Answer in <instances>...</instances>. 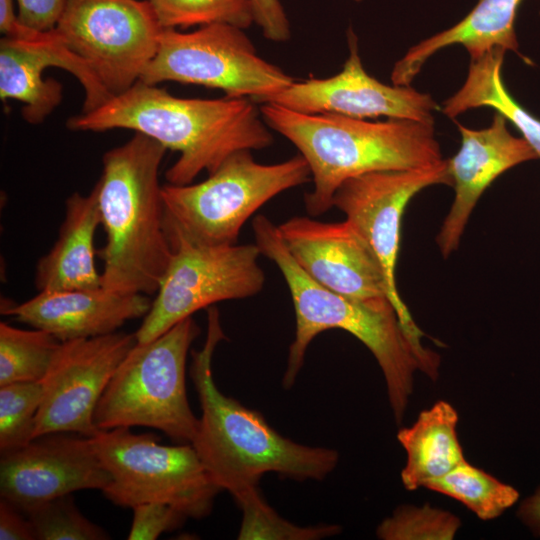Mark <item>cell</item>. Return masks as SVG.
Listing matches in <instances>:
<instances>
[{"instance_id": "cell-30", "label": "cell", "mask_w": 540, "mask_h": 540, "mask_svg": "<svg viewBox=\"0 0 540 540\" xmlns=\"http://www.w3.org/2000/svg\"><path fill=\"white\" fill-rule=\"evenodd\" d=\"M460 527L455 515L429 505H403L377 528L384 540H450Z\"/></svg>"}, {"instance_id": "cell-20", "label": "cell", "mask_w": 540, "mask_h": 540, "mask_svg": "<svg viewBox=\"0 0 540 540\" xmlns=\"http://www.w3.org/2000/svg\"><path fill=\"white\" fill-rule=\"evenodd\" d=\"M101 224L96 186L88 195L74 192L65 202L58 237L35 268L38 292L94 289L102 286L95 264V233Z\"/></svg>"}, {"instance_id": "cell-15", "label": "cell", "mask_w": 540, "mask_h": 540, "mask_svg": "<svg viewBox=\"0 0 540 540\" xmlns=\"http://www.w3.org/2000/svg\"><path fill=\"white\" fill-rule=\"evenodd\" d=\"M349 55L343 69L324 79L293 82L262 103L303 113H332L358 119L380 116L433 123L437 104L410 85H387L369 75L361 62L358 40L348 31Z\"/></svg>"}, {"instance_id": "cell-10", "label": "cell", "mask_w": 540, "mask_h": 540, "mask_svg": "<svg viewBox=\"0 0 540 540\" xmlns=\"http://www.w3.org/2000/svg\"><path fill=\"white\" fill-rule=\"evenodd\" d=\"M162 29L148 0H66L54 31L114 96L140 80Z\"/></svg>"}, {"instance_id": "cell-18", "label": "cell", "mask_w": 540, "mask_h": 540, "mask_svg": "<svg viewBox=\"0 0 540 540\" xmlns=\"http://www.w3.org/2000/svg\"><path fill=\"white\" fill-rule=\"evenodd\" d=\"M456 124L461 145L448 159L455 196L436 238L445 258L458 248L477 201L491 183L510 168L538 158L523 137L509 132L507 120L497 112L484 129Z\"/></svg>"}, {"instance_id": "cell-37", "label": "cell", "mask_w": 540, "mask_h": 540, "mask_svg": "<svg viewBox=\"0 0 540 540\" xmlns=\"http://www.w3.org/2000/svg\"><path fill=\"white\" fill-rule=\"evenodd\" d=\"M354 1H356V2H360L361 0H354Z\"/></svg>"}, {"instance_id": "cell-23", "label": "cell", "mask_w": 540, "mask_h": 540, "mask_svg": "<svg viewBox=\"0 0 540 540\" xmlns=\"http://www.w3.org/2000/svg\"><path fill=\"white\" fill-rule=\"evenodd\" d=\"M506 51L493 48L470 59L462 87L443 102L442 112L449 118L474 108L490 107L510 121L540 158V120L522 107L508 92L502 79Z\"/></svg>"}, {"instance_id": "cell-26", "label": "cell", "mask_w": 540, "mask_h": 540, "mask_svg": "<svg viewBox=\"0 0 540 540\" xmlns=\"http://www.w3.org/2000/svg\"><path fill=\"white\" fill-rule=\"evenodd\" d=\"M242 510L238 539L317 540L334 536L341 527L332 524L298 526L282 518L263 498L258 487L234 498Z\"/></svg>"}, {"instance_id": "cell-31", "label": "cell", "mask_w": 540, "mask_h": 540, "mask_svg": "<svg viewBox=\"0 0 540 540\" xmlns=\"http://www.w3.org/2000/svg\"><path fill=\"white\" fill-rule=\"evenodd\" d=\"M133 509L129 540H154L162 533L179 528L188 518L170 505L150 502L138 504Z\"/></svg>"}, {"instance_id": "cell-13", "label": "cell", "mask_w": 540, "mask_h": 540, "mask_svg": "<svg viewBox=\"0 0 540 540\" xmlns=\"http://www.w3.org/2000/svg\"><path fill=\"white\" fill-rule=\"evenodd\" d=\"M135 333L61 342L42 379L34 438L56 432L88 438L100 430L94 411L121 361L136 344Z\"/></svg>"}, {"instance_id": "cell-34", "label": "cell", "mask_w": 540, "mask_h": 540, "mask_svg": "<svg viewBox=\"0 0 540 540\" xmlns=\"http://www.w3.org/2000/svg\"><path fill=\"white\" fill-rule=\"evenodd\" d=\"M0 539L35 540V533L27 516L4 498L0 501Z\"/></svg>"}, {"instance_id": "cell-9", "label": "cell", "mask_w": 540, "mask_h": 540, "mask_svg": "<svg viewBox=\"0 0 540 540\" xmlns=\"http://www.w3.org/2000/svg\"><path fill=\"white\" fill-rule=\"evenodd\" d=\"M243 30L224 23L200 26L188 33L163 28L157 53L139 81L218 88L227 97H248L256 103L295 82L261 58Z\"/></svg>"}, {"instance_id": "cell-16", "label": "cell", "mask_w": 540, "mask_h": 540, "mask_svg": "<svg viewBox=\"0 0 540 540\" xmlns=\"http://www.w3.org/2000/svg\"><path fill=\"white\" fill-rule=\"evenodd\" d=\"M111 481L91 439L56 432L1 453L0 494L21 511L78 490L103 491Z\"/></svg>"}, {"instance_id": "cell-25", "label": "cell", "mask_w": 540, "mask_h": 540, "mask_svg": "<svg viewBox=\"0 0 540 540\" xmlns=\"http://www.w3.org/2000/svg\"><path fill=\"white\" fill-rule=\"evenodd\" d=\"M60 341L34 328H16L0 323V386L15 382H41Z\"/></svg>"}, {"instance_id": "cell-22", "label": "cell", "mask_w": 540, "mask_h": 540, "mask_svg": "<svg viewBox=\"0 0 540 540\" xmlns=\"http://www.w3.org/2000/svg\"><path fill=\"white\" fill-rule=\"evenodd\" d=\"M458 414L446 401L423 410L416 422L397 434L407 454L401 472L407 490H416L465 461L457 436Z\"/></svg>"}, {"instance_id": "cell-2", "label": "cell", "mask_w": 540, "mask_h": 540, "mask_svg": "<svg viewBox=\"0 0 540 540\" xmlns=\"http://www.w3.org/2000/svg\"><path fill=\"white\" fill-rule=\"evenodd\" d=\"M252 228L261 255L280 269L295 310V338L289 348L283 386L290 388L294 384L306 350L317 335L328 329H342L374 355L386 381L394 417L400 423L413 390L414 372L421 370L435 380L440 356L411 338L389 300H354L314 281L292 258L278 227L266 216H256Z\"/></svg>"}, {"instance_id": "cell-8", "label": "cell", "mask_w": 540, "mask_h": 540, "mask_svg": "<svg viewBox=\"0 0 540 540\" xmlns=\"http://www.w3.org/2000/svg\"><path fill=\"white\" fill-rule=\"evenodd\" d=\"M90 439L111 476L102 492L117 506L157 502L202 519L222 491L190 443L162 445L155 434H135L125 427L100 430Z\"/></svg>"}, {"instance_id": "cell-12", "label": "cell", "mask_w": 540, "mask_h": 540, "mask_svg": "<svg viewBox=\"0 0 540 540\" xmlns=\"http://www.w3.org/2000/svg\"><path fill=\"white\" fill-rule=\"evenodd\" d=\"M435 184L452 185L447 159L429 167L374 171L350 178L338 187L332 200V207L345 214L373 250L399 320L420 345L424 334L400 297L395 270L404 210L413 196Z\"/></svg>"}, {"instance_id": "cell-27", "label": "cell", "mask_w": 540, "mask_h": 540, "mask_svg": "<svg viewBox=\"0 0 540 540\" xmlns=\"http://www.w3.org/2000/svg\"><path fill=\"white\" fill-rule=\"evenodd\" d=\"M162 28L224 23L248 28L254 23L250 0H148Z\"/></svg>"}, {"instance_id": "cell-7", "label": "cell", "mask_w": 540, "mask_h": 540, "mask_svg": "<svg viewBox=\"0 0 540 540\" xmlns=\"http://www.w3.org/2000/svg\"><path fill=\"white\" fill-rule=\"evenodd\" d=\"M200 328L191 317L148 342H136L121 361L93 415L99 430L144 426L180 444L199 425L186 393V360Z\"/></svg>"}, {"instance_id": "cell-35", "label": "cell", "mask_w": 540, "mask_h": 540, "mask_svg": "<svg viewBox=\"0 0 540 540\" xmlns=\"http://www.w3.org/2000/svg\"><path fill=\"white\" fill-rule=\"evenodd\" d=\"M0 31L4 37L25 41L40 40L49 32L33 30L20 23L13 0H0Z\"/></svg>"}, {"instance_id": "cell-36", "label": "cell", "mask_w": 540, "mask_h": 540, "mask_svg": "<svg viewBox=\"0 0 540 540\" xmlns=\"http://www.w3.org/2000/svg\"><path fill=\"white\" fill-rule=\"evenodd\" d=\"M517 516L535 537L540 538V486L520 503Z\"/></svg>"}, {"instance_id": "cell-19", "label": "cell", "mask_w": 540, "mask_h": 540, "mask_svg": "<svg viewBox=\"0 0 540 540\" xmlns=\"http://www.w3.org/2000/svg\"><path fill=\"white\" fill-rule=\"evenodd\" d=\"M152 302L145 294L120 293L101 286L39 292L20 304L2 303L1 314L65 342L117 332L127 321L144 318Z\"/></svg>"}, {"instance_id": "cell-21", "label": "cell", "mask_w": 540, "mask_h": 540, "mask_svg": "<svg viewBox=\"0 0 540 540\" xmlns=\"http://www.w3.org/2000/svg\"><path fill=\"white\" fill-rule=\"evenodd\" d=\"M521 2L478 0L475 7L456 25L412 46L395 63L391 73L392 83L410 85L432 55L451 45L464 46L470 59L498 47L519 54L514 22Z\"/></svg>"}, {"instance_id": "cell-4", "label": "cell", "mask_w": 540, "mask_h": 540, "mask_svg": "<svg viewBox=\"0 0 540 540\" xmlns=\"http://www.w3.org/2000/svg\"><path fill=\"white\" fill-rule=\"evenodd\" d=\"M260 112L268 127L294 144L307 161L313 189L305 195V208L313 216L332 207L336 190L350 178L444 160L433 123L303 113L274 103H262Z\"/></svg>"}, {"instance_id": "cell-14", "label": "cell", "mask_w": 540, "mask_h": 540, "mask_svg": "<svg viewBox=\"0 0 540 540\" xmlns=\"http://www.w3.org/2000/svg\"><path fill=\"white\" fill-rule=\"evenodd\" d=\"M277 227L292 258L323 287L358 301H390L376 255L347 219L322 222L296 216Z\"/></svg>"}, {"instance_id": "cell-5", "label": "cell", "mask_w": 540, "mask_h": 540, "mask_svg": "<svg viewBox=\"0 0 540 540\" xmlns=\"http://www.w3.org/2000/svg\"><path fill=\"white\" fill-rule=\"evenodd\" d=\"M167 148L135 132L108 150L95 184L106 243L102 286L120 293L155 294L174 252L164 230L159 169Z\"/></svg>"}, {"instance_id": "cell-28", "label": "cell", "mask_w": 540, "mask_h": 540, "mask_svg": "<svg viewBox=\"0 0 540 540\" xmlns=\"http://www.w3.org/2000/svg\"><path fill=\"white\" fill-rule=\"evenodd\" d=\"M41 399V382H15L0 386L1 453L21 448L34 439Z\"/></svg>"}, {"instance_id": "cell-29", "label": "cell", "mask_w": 540, "mask_h": 540, "mask_svg": "<svg viewBox=\"0 0 540 540\" xmlns=\"http://www.w3.org/2000/svg\"><path fill=\"white\" fill-rule=\"evenodd\" d=\"M22 512L30 520L37 540H105L110 537L77 508L71 494L56 497Z\"/></svg>"}, {"instance_id": "cell-33", "label": "cell", "mask_w": 540, "mask_h": 540, "mask_svg": "<svg viewBox=\"0 0 540 540\" xmlns=\"http://www.w3.org/2000/svg\"><path fill=\"white\" fill-rule=\"evenodd\" d=\"M254 23L265 38L274 42H284L291 36L290 24L279 0H250Z\"/></svg>"}, {"instance_id": "cell-1", "label": "cell", "mask_w": 540, "mask_h": 540, "mask_svg": "<svg viewBox=\"0 0 540 540\" xmlns=\"http://www.w3.org/2000/svg\"><path fill=\"white\" fill-rule=\"evenodd\" d=\"M248 97L180 98L157 85L136 82L96 109L72 116L74 131L123 128L145 134L180 156L165 173L172 185H186L203 171L213 173L242 150L270 146L273 135L260 107Z\"/></svg>"}, {"instance_id": "cell-17", "label": "cell", "mask_w": 540, "mask_h": 540, "mask_svg": "<svg viewBox=\"0 0 540 540\" xmlns=\"http://www.w3.org/2000/svg\"><path fill=\"white\" fill-rule=\"evenodd\" d=\"M48 67L62 68L78 79L84 89L82 113L90 112L113 95L89 66L59 39L54 30L36 41L2 37L0 40V98L24 105L22 117L37 125L61 103L63 89L55 79L43 78Z\"/></svg>"}, {"instance_id": "cell-3", "label": "cell", "mask_w": 540, "mask_h": 540, "mask_svg": "<svg viewBox=\"0 0 540 540\" xmlns=\"http://www.w3.org/2000/svg\"><path fill=\"white\" fill-rule=\"evenodd\" d=\"M226 339L216 307L207 311L203 347L192 351L191 378L201 417L191 443L213 481L233 498L258 487L266 473L294 480H323L336 467V450L296 443L274 430L257 411L224 395L212 372L217 344Z\"/></svg>"}, {"instance_id": "cell-6", "label": "cell", "mask_w": 540, "mask_h": 540, "mask_svg": "<svg viewBox=\"0 0 540 540\" xmlns=\"http://www.w3.org/2000/svg\"><path fill=\"white\" fill-rule=\"evenodd\" d=\"M302 155L275 164L255 161L250 150L228 157L199 183L162 186L164 230L173 248L236 244L244 223L276 195L307 183Z\"/></svg>"}, {"instance_id": "cell-24", "label": "cell", "mask_w": 540, "mask_h": 540, "mask_svg": "<svg viewBox=\"0 0 540 540\" xmlns=\"http://www.w3.org/2000/svg\"><path fill=\"white\" fill-rule=\"evenodd\" d=\"M424 487L460 501L481 520L497 518L519 499V492L513 486L466 460Z\"/></svg>"}, {"instance_id": "cell-32", "label": "cell", "mask_w": 540, "mask_h": 540, "mask_svg": "<svg viewBox=\"0 0 540 540\" xmlns=\"http://www.w3.org/2000/svg\"><path fill=\"white\" fill-rule=\"evenodd\" d=\"M18 19L24 26L37 31L54 30L66 5V0H16Z\"/></svg>"}, {"instance_id": "cell-11", "label": "cell", "mask_w": 540, "mask_h": 540, "mask_svg": "<svg viewBox=\"0 0 540 540\" xmlns=\"http://www.w3.org/2000/svg\"><path fill=\"white\" fill-rule=\"evenodd\" d=\"M156 292L151 309L135 332L137 342L160 336L193 313L225 300L259 293L265 275L254 244L198 246L180 242Z\"/></svg>"}]
</instances>
